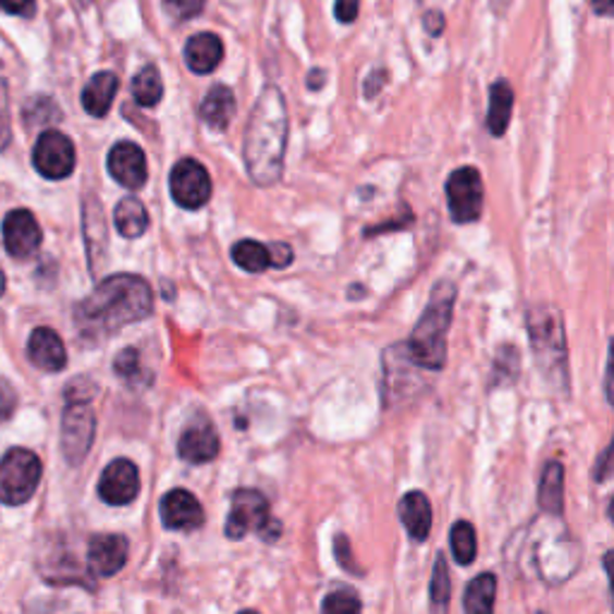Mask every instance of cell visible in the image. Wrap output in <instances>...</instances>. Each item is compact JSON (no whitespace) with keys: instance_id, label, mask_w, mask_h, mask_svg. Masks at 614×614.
<instances>
[{"instance_id":"obj_1","label":"cell","mask_w":614,"mask_h":614,"mask_svg":"<svg viewBox=\"0 0 614 614\" xmlns=\"http://www.w3.org/2000/svg\"><path fill=\"white\" fill-rule=\"evenodd\" d=\"M154 310V295L149 283L135 274H115L103 279L89 298L75 310V322L82 336L103 339L118 329L147 320Z\"/></svg>"},{"instance_id":"obj_2","label":"cell","mask_w":614,"mask_h":614,"mask_svg":"<svg viewBox=\"0 0 614 614\" xmlns=\"http://www.w3.org/2000/svg\"><path fill=\"white\" fill-rule=\"evenodd\" d=\"M288 142V111L279 87L269 85L259 94L245 133V167L250 179L269 187L281 179L283 154Z\"/></svg>"},{"instance_id":"obj_3","label":"cell","mask_w":614,"mask_h":614,"mask_svg":"<svg viewBox=\"0 0 614 614\" xmlns=\"http://www.w3.org/2000/svg\"><path fill=\"white\" fill-rule=\"evenodd\" d=\"M456 288L454 283L440 281L432 288L430 303L425 307L420 322L416 324L406 344L408 358L428 370H442L446 363V332L452 324Z\"/></svg>"},{"instance_id":"obj_4","label":"cell","mask_w":614,"mask_h":614,"mask_svg":"<svg viewBox=\"0 0 614 614\" xmlns=\"http://www.w3.org/2000/svg\"><path fill=\"white\" fill-rule=\"evenodd\" d=\"M530 346L536 353V363L548 377L566 374V346L562 315L554 307H536L528 317Z\"/></svg>"},{"instance_id":"obj_5","label":"cell","mask_w":614,"mask_h":614,"mask_svg":"<svg viewBox=\"0 0 614 614\" xmlns=\"http://www.w3.org/2000/svg\"><path fill=\"white\" fill-rule=\"evenodd\" d=\"M41 480V461L29 449H10L0 458V502L8 506L25 504Z\"/></svg>"},{"instance_id":"obj_6","label":"cell","mask_w":614,"mask_h":614,"mask_svg":"<svg viewBox=\"0 0 614 614\" xmlns=\"http://www.w3.org/2000/svg\"><path fill=\"white\" fill-rule=\"evenodd\" d=\"M271 524L269 502L257 490H235L231 498V512L226 518V536L231 540H241L247 533H259L267 540V528Z\"/></svg>"},{"instance_id":"obj_7","label":"cell","mask_w":614,"mask_h":614,"mask_svg":"<svg viewBox=\"0 0 614 614\" xmlns=\"http://www.w3.org/2000/svg\"><path fill=\"white\" fill-rule=\"evenodd\" d=\"M482 179L474 167L456 169L446 181L449 211L456 223H474L482 214Z\"/></svg>"},{"instance_id":"obj_8","label":"cell","mask_w":614,"mask_h":614,"mask_svg":"<svg viewBox=\"0 0 614 614\" xmlns=\"http://www.w3.org/2000/svg\"><path fill=\"white\" fill-rule=\"evenodd\" d=\"M75 145L67 135L58 133V130H46V133L39 135L37 145H34V169L44 179L63 181L75 171Z\"/></svg>"},{"instance_id":"obj_9","label":"cell","mask_w":614,"mask_h":614,"mask_svg":"<svg viewBox=\"0 0 614 614\" xmlns=\"http://www.w3.org/2000/svg\"><path fill=\"white\" fill-rule=\"evenodd\" d=\"M94 432H97V420L89 408V401H67L63 413V454L70 464L77 466L89 454Z\"/></svg>"},{"instance_id":"obj_10","label":"cell","mask_w":614,"mask_h":614,"mask_svg":"<svg viewBox=\"0 0 614 614\" xmlns=\"http://www.w3.org/2000/svg\"><path fill=\"white\" fill-rule=\"evenodd\" d=\"M173 202L183 209H199L211 197V179L202 163L195 159H181L169 179Z\"/></svg>"},{"instance_id":"obj_11","label":"cell","mask_w":614,"mask_h":614,"mask_svg":"<svg viewBox=\"0 0 614 614\" xmlns=\"http://www.w3.org/2000/svg\"><path fill=\"white\" fill-rule=\"evenodd\" d=\"M99 494L106 504L125 506L139 494L137 466L127 458L111 461L99 480Z\"/></svg>"},{"instance_id":"obj_12","label":"cell","mask_w":614,"mask_h":614,"mask_svg":"<svg viewBox=\"0 0 614 614\" xmlns=\"http://www.w3.org/2000/svg\"><path fill=\"white\" fill-rule=\"evenodd\" d=\"M109 173L127 191H139L147 183V157L135 142H118L109 151Z\"/></svg>"},{"instance_id":"obj_13","label":"cell","mask_w":614,"mask_h":614,"mask_svg":"<svg viewBox=\"0 0 614 614\" xmlns=\"http://www.w3.org/2000/svg\"><path fill=\"white\" fill-rule=\"evenodd\" d=\"M3 243L8 255L15 259H27L39 250L41 229L32 211L15 209L3 221Z\"/></svg>"},{"instance_id":"obj_14","label":"cell","mask_w":614,"mask_h":614,"mask_svg":"<svg viewBox=\"0 0 614 614\" xmlns=\"http://www.w3.org/2000/svg\"><path fill=\"white\" fill-rule=\"evenodd\" d=\"M161 521L169 530H195L205 524V509L193 492L179 488L161 500Z\"/></svg>"},{"instance_id":"obj_15","label":"cell","mask_w":614,"mask_h":614,"mask_svg":"<svg viewBox=\"0 0 614 614\" xmlns=\"http://www.w3.org/2000/svg\"><path fill=\"white\" fill-rule=\"evenodd\" d=\"M87 562L97 576H115L127 562V540L115 533L94 536L87 548Z\"/></svg>"},{"instance_id":"obj_16","label":"cell","mask_w":614,"mask_h":614,"mask_svg":"<svg viewBox=\"0 0 614 614\" xmlns=\"http://www.w3.org/2000/svg\"><path fill=\"white\" fill-rule=\"evenodd\" d=\"M27 353H29V360L44 372H61L67 365V353H65L63 341L49 327L34 329L29 336Z\"/></svg>"},{"instance_id":"obj_17","label":"cell","mask_w":614,"mask_h":614,"mask_svg":"<svg viewBox=\"0 0 614 614\" xmlns=\"http://www.w3.org/2000/svg\"><path fill=\"white\" fill-rule=\"evenodd\" d=\"M179 454L187 464H209L219 454V434L214 425L197 422L191 425L179 440Z\"/></svg>"},{"instance_id":"obj_18","label":"cell","mask_w":614,"mask_h":614,"mask_svg":"<svg viewBox=\"0 0 614 614\" xmlns=\"http://www.w3.org/2000/svg\"><path fill=\"white\" fill-rule=\"evenodd\" d=\"M223 58V44L211 32H199L185 44V63L197 75L214 73Z\"/></svg>"},{"instance_id":"obj_19","label":"cell","mask_w":614,"mask_h":614,"mask_svg":"<svg viewBox=\"0 0 614 614\" xmlns=\"http://www.w3.org/2000/svg\"><path fill=\"white\" fill-rule=\"evenodd\" d=\"M398 516H401V524L406 526L408 536L413 540H418V542L428 540L430 528H432V506L422 492L418 490L408 492L406 498L398 502Z\"/></svg>"},{"instance_id":"obj_20","label":"cell","mask_w":614,"mask_h":614,"mask_svg":"<svg viewBox=\"0 0 614 614\" xmlns=\"http://www.w3.org/2000/svg\"><path fill=\"white\" fill-rule=\"evenodd\" d=\"M115 91H118V75L111 73V70H103V73L94 75L87 82V87L82 89V106H85V111L89 115L103 118L111 111Z\"/></svg>"},{"instance_id":"obj_21","label":"cell","mask_w":614,"mask_h":614,"mask_svg":"<svg viewBox=\"0 0 614 614\" xmlns=\"http://www.w3.org/2000/svg\"><path fill=\"white\" fill-rule=\"evenodd\" d=\"M202 121L214 130H226L235 115V97L226 85H217L207 91V97L199 106Z\"/></svg>"},{"instance_id":"obj_22","label":"cell","mask_w":614,"mask_h":614,"mask_svg":"<svg viewBox=\"0 0 614 614\" xmlns=\"http://www.w3.org/2000/svg\"><path fill=\"white\" fill-rule=\"evenodd\" d=\"M113 221H115L118 233H121L123 238H139V235H145V231L149 226L147 207L142 205L135 195L123 197L115 207Z\"/></svg>"},{"instance_id":"obj_23","label":"cell","mask_w":614,"mask_h":614,"mask_svg":"<svg viewBox=\"0 0 614 614\" xmlns=\"http://www.w3.org/2000/svg\"><path fill=\"white\" fill-rule=\"evenodd\" d=\"M85 235H87V250H89V259H91V271L97 274L103 250H106V223H103L101 205H99L97 197H89L85 202Z\"/></svg>"},{"instance_id":"obj_24","label":"cell","mask_w":614,"mask_h":614,"mask_svg":"<svg viewBox=\"0 0 614 614\" xmlns=\"http://www.w3.org/2000/svg\"><path fill=\"white\" fill-rule=\"evenodd\" d=\"M512 109H514L512 87L506 85L504 79L494 82L490 89V115H488L490 133L494 137H502L506 133V127H509V121H512Z\"/></svg>"},{"instance_id":"obj_25","label":"cell","mask_w":614,"mask_h":614,"mask_svg":"<svg viewBox=\"0 0 614 614\" xmlns=\"http://www.w3.org/2000/svg\"><path fill=\"white\" fill-rule=\"evenodd\" d=\"M538 502H540V509H545L548 514H554V516L562 514V504H564V468L560 464H548L545 470H542Z\"/></svg>"},{"instance_id":"obj_26","label":"cell","mask_w":614,"mask_h":614,"mask_svg":"<svg viewBox=\"0 0 614 614\" xmlns=\"http://www.w3.org/2000/svg\"><path fill=\"white\" fill-rule=\"evenodd\" d=\"M494 595H498V581L492 574H480L466 588V614H492Z\"/></svg>"},{"instance_id":"obj_27","label":"cell","mask_w":614,"mask_h":614,"mask_svg":"<svg viewBox=\"0 0 614 614\" xmlns=\"http://www.w3.org/2000/svg\"><path fill=\"white\" fill-rule=\"evenodd\" d=\"M133 97L139 106H145V109H151V106H157L161 101L163 82L157 65H145L133 77Z\"/></svg>"},{"instance_id":"obj_28","label":"cell","mask_w":614,"mask_h":614,"mask_svg":"<svg viewBox=\"0 0 614 614\" xmlns=\"http://www.w3.org/2000/svg\"><path fill=\"white\" fill-rule=\"evenodd\" d=\"M233 262L238 265L243 271H250V274H259L269 267V250L267 245L257 241H241L233 245L231 250Z\"/></svg>"},{"instance_id":"obj_29","label":"cell","mask_w":614,"mask_h":614,"mask_svg":"<svg viewBox=\"0 0 614 614\" xmlns=\"http://www.w3.org/2000/svg\"><path fill=\"white\" fill-rule=\"evenodd\" d=\"M452 552H454V560L461 566H468L470 562L476 560L478 538H476V528L470 526L468 521L454 524V528H452Z\"/></svg>"},{"instance_id":"obj_30","label":"cell","mask_w":614,"mask_h":614,"mask_svg":"<svg viewBox=\"0 0 614 614\" xmlns=\"http://www.w3.org/2000/svg\"><path fill=\"white\" fill-rule=\"evenodd\" d=\"M322 614H363V602L353 590L341 588L324 598Z\"/></svg>"},{"instance_id":"obj_31","label":"cell","mask_w":614,"mask_h":614,"mask_svg":"<svg viewBox=\"0 0 614 614\" xmlns=\"http://www.w3.org/2000/svg\"><path fill=\"white\" fill-rule=\"evenodd\" d=\"M430 595H432V605L437 610H446L449 605V595H452V581H449V569L444 557H437L434 562V572H432V584H430Z\"/></svg>"},{"instance_id":"obj_32","label":"cell","mask_w":614,"mask_h":614,"mask_svg":"<svg viewBox=\"0 0 614 614\" xmlns=\"http://www.w3.org/2000/svg\"><path fill=\"white\" fill-rule=\"evenodd\" d=\"M113 370L118 372L121 380H125L127 384H133V386L137 384V377L145 374L139 368V353L135 348L121 351V356H118L115 363H113Z\"/></svg>"},{"instance_id":"obj_33","label":"cell","mask_w":614,"mask_h":614,"mask_svg":"<svg viewBox=\"0 0 614 614\" xmlns=\"http://www.w3.org/2000/svg\"><path fill=\"white\" fill-rule=\"evenodd\" d=\"M163 5L179 20H193L202 13L205 0H163Z\"/></svg>"},{"instance_id":"obj_34","label":"cell","mask_w":614,"mask_h":614,"mask_svg":"<svg viewBox=\"0 0 614 614\" xmlns=\"http://www.w3.org/2000/svg\"><path fill=\"white\" fill-rule=\"evenodd\" d=\"M0 10L8 15H17V17H34L37 13V3L34 0H0Z\"/></svg>"},{"instance_id":"obj_35","label":"cell","mask_w":614,"mask_h":614,"mask_svg":"<svg viewBox=\"0 0 614 614\" xmlns=\"http://www.w3.org/2000/svg\"><path fill=\"white\" fill-rule=\"evenodd\" d=\"M267 250H269V267L283 269L293 262V250L286 243H271Z\"/></svg>"},{"instance_id":"obj_36","label":"cell","mask_w":614,"mask_h":614,"mask_svg":"<svg viewBox=\"0 0 614 614\" xmlns=\"http://www.w3.org/2000/svg\"><path fill=\"white\" fill-rule=\"evenodd\" d=\"M358 10H360V0H336L334 15L339 22L351 25V22L358 17Z\"/></svg>"},{"instance_id":"obj_37","label":"cell","mask_w":614,"mask_h":614,"mask_svg":"<svg viewBox=\"0 0 614 614\" xmlns=\"http://www.w3.org/2000/svg\"><path fill=\"white\" fill-rule=\"evenodd\" d=\"M15 410V392L8 382L0 380V418H10Z\"/></svg>"},{"instance_id":"obj_38","label":"cell","mask_w":614,"mask_h":614,"mask_svg":"<svg viewBox=\"0 0 614 614\" xmlns=\"http://www.w3.org/2000/svg\"><path fill=\"white\" fill-rule=\"evenodd\" d=\"M336 560H339V564L344 566V569H348V572H356L353 569V560H351V545H348V538L346 536H339L336 538Z\"/></svg>"},{"instance_id":"obj_39","label":"cell","mask_w":614,"mask_h":614,"mask_svg":"<svg viewBox=\"0 0 614 614\" xmlns=\"http://www.w3.org/2000/svg\"><path fill=\"white\" fill-rule=\"evenodd\" d=\"M425 27H428V32L432 34V37H440L442 29H444V15L442 13H428L425 15Z\"/></svg>"},{"instance_id":"obj_40","label":"cell","mask_w":614,"mask_h":614,"mask_svg":"<svg viewBox=\"0 0 614 614\" xmlns=\"http://www.w3.org/2000/svg\"><path fill=\"white\" fill-rule=\"evenodd\" d=\"M324 79H327V77H324L322 70H312L310 77H307V85H310V89H322Z\"/></svg>"},{"instance_id":"obj_41","label":"cell","mask_w":614,"mask_h":614,"mask_svg":"<svg viewBox=\"0 0 614 614\" xmlns=\"http://www.w3.org/2000/svg\"><path fill=\"white\" fill-rule=\"evenodd\" d=\"M593 8H595V13L607 15L612 10V0H593Z\"/></svg>"},{"instance_id":"obj_42","label":"cell","mask_w":614,"mask_h":614,"mask_svg":"<svg viewBox=\"0 0 614 614\" xmlns=\"http://www.w3.org/2000/svg\"><path fill=\"white\" fill-rule=\"evenodd\" d=\"M5 293V277H3V271H0V295Z\"/></svg>"},{"instance_id":"obj_43","label":"cell","mask_w":614,"mask_h":614,"mask_svg":"<svg viewBox=\"0 0 614 614\" xmlns=\"http://www.w3.org/2000/svg\"><path fill=\"white\" fill-rule=\"evenodd\" d=\"M241 614H257V612H255V610H243Z\"/></svg>"},{"instance_id":"obj_44","label":"cell","mask_w":614,"mask_h":614,"mask_svg":"<svg viewBox=\"0 0 614 614\" xmlns=\"http://www.w3.org/2000/svg\"><path fill=\"white\" fill-rule=\"evenodd\" d=\"M82 3H85V5H87V3H89V0H82Z\"/></svg>"}]
</instances>
